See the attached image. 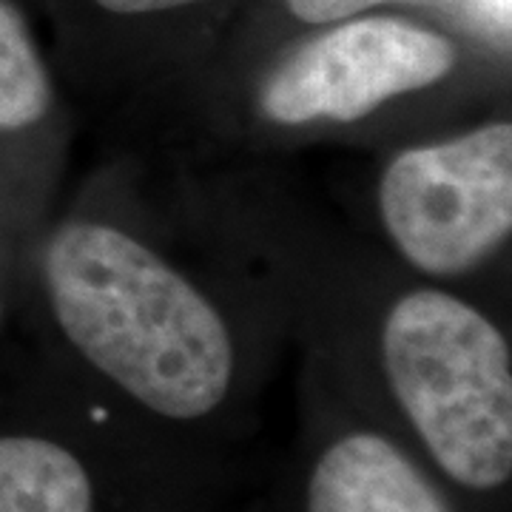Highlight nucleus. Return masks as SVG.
Returning a JSON list of instances; mask_svg holds the SVG:
<instances>
[{
	"mask_svg": "<svg viewBox=\"0 0 512 512\" xmlns=\"http://www.w3.org/2000/svg\"><path fill=\"white\" fill-rule=\"evenodd\" d=\"M396 402L447 476L495 490L512 476V359L493 322L453 293L413 291L384 319Z\"/></svg>",
	"mask_w": 512,
	"mask_h": 512,
	"instance_id": "f03ea898",
	"label": "nucleus"
},
{
	"mask_svg": "<svg viewBox=\"0 0 512 512\" xmlns=\"http://www.w3.org/2000/svg\"><path fill=\"white\" fill-rule=\"evenodd\" d=\"M52 109V80L29 26L0 0V134L37 126Z\"/></svg>",
	"mask_w": 512,
	"mask_h": 512,
	"instance_id": "0eeeda50",
	"label": "nucleus"
},
{
	"mask_svg": "<svg viewBox=\"0 0 512 512\" xmlns=\"http://www.w3.org/2000/svg\"><path fill=\"white\" fill-rule=\"evenodd\" d=\"M94 3L103 6L106 12H114V15H151V12H168V9L191 6L200 0H94Z\"/></svg>",
	"mask_w": 512,
	"mask_h": 512,
	"instance_id": "1a4fd4ad",
	"label": "nucleus"
},
{
	"mask_svg": "<svg viewBox=\"0 0 512 512\" xmlns=\"http://www.w3.org/2000/svg\"><path fill=\"white\" fill-rule=\"evenodd\" d=\"M308 512H453L436 484L376 433H350L319 456Z\"/></svg>",
	"mask_w": 512,
	"mask_h": 512,
	"instance_id": "39448f33",
	"label": "nucleus"
},
{
	"mask_svg": "<svg viewBox=\"0 0 512 512\" xmlns=\"http://www.w3.org/2000/svg\"><path fill=\"white\" fill-rule=\"evenodd\" d=\"M94 490L74 453L37 436H0V512H92Z\"/></svg>",
	"mask_w": 512,
	"mask_h": 512,
	"instance_id": "423d86ee",
	"label": "nucleus"
},
{
	"mask_svg": "<svg viewBox=\"0 0 512 512\" xmlns=\"http://www.w3.org/2000/svg\"><path fill=\"white\" fill-rule=\"evenodd\" d=\"M456 63L458 46L441 32L399 18H348L276 66L259 109L276 126L353 123L447 80Z\"/></svg>",
	"mask_w": 512,
	"mask_h": 512,
	"instance_id": "20e7f679",
	"label": "nucleus"
},
{
	"mask_svg": "<svg viewBox=\"0 0 512 512\" xmlns=\"http://www.w3.org/2000/svg\"><path fill=\"white\" fill-rule=\"evenodd\" d=\"M379 214L399 254L427 276L476 268L512 231V126L407 148L382 171Z\"/></svg>",
	"mask_w": 512,
	"mask_h": 512,
	"instance_id": "7ed1b4c3",
	"label": "nucleus"
},
{
	"mask_svg": "<svg viewBox=\"0 0 512 512\" xmlns=\"http://www.w3.org/2000/svg\"><path fill=\"white\" fill-rule=\"evenodd\" d=\"M379 3H390V0H288V9L305 23H336Z\"/></svg>",
	"mask_w": 512,
	"mask_h": 512,
	"instance_id": "6e6552de",
	"label": "nucleus"
},
{
	"mask_svg": "<svg viewBox=\"0 0 512 512\" xmlns=\"http://www.w3.org/2000/svg\"><path fill=\"white\" fill-rule=\"evenodd\" d=\"M43 276L66 339L131 399L188 421L228 396L225 319L143 242L103 222H66L46 245Z\"/></svg>",
	"mask_w": 512,
	"mask_h": 512,
	"instance_id": "f257e3e1",
	"label": "nucleus"
}]
</instances>
